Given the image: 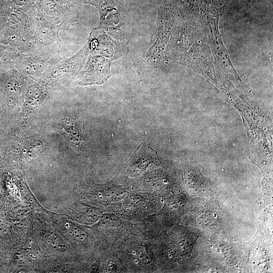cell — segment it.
<instances>
[{
  "label": "cell",
  "instance_id": "6da1fadb",
  "mask_svg": "<svg viewBox=\"0 0 273 273\" xmlns=\"http://www.w3.org/2000/svg\"><path fill=\"white\" fill-rule=\"evenodd\" d=\"M57 62L58 59L31 51H26L22 52L18 65L22 74L34 79L40 77L51 65Z\"/></svg>",
  "mask_w": 273,
  "mask_h": 273
},
{
  "label": "cell",
  "instance_id": "7a4b0ae2",
  "mask_svg": "<svg viewBox=\"0 0 273 273\" xmlns=\"http://www.w3.org/2000/svg\"><path fill=\"white\" fill-rule=\"evenodd\" d=\"M47 91V86L42 82H37L29 86L25 95L27 107L37 106L45 97Z\"/></svg>",
  "mask_w": 273,
  "mask_h": 273
},
{
  "label": "cell",
  "instance_id": "3957f363",
  "mask_svg": "<svg viewBox=\"0 0 273 273\" xmlns=\"http://www.w3.org/2000/svg\"><path fill=\"white\" fill-rule=\"evenodd\" d=\"M91 4L97 7L101 20L108 12L116 9L114 0H94Z\"/></svg>",
  "mask_w": 273,
  "mask_h": 273
},
{
  "label": "cell",
  "instance_id": "277c9868",
  "mask_svg": "<svg viewBox=\"0 0 273 273\" xmlns=\"http://www.w3.org/2000/svg\"><path fill=\"white\" fill-rule=\"evenodd\" d=\"M50 236L51 237L50 239L51 241V244L54 247L60 248H62L63 247H64L62 242L61 241H60V239H59V238L56 237L55 235L54 236H52V235H51Z\"/></svg>",
  "mask_w": 273,
  "mask_h": 273
}]
</instances>
